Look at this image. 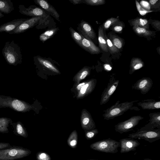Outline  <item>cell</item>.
Listing matches in <instances>:
<instances>
[{"mask_svg": "<svg viewBox=\"0 0 160 160\" xmlns=\"http://www.w3.org/2000/svg\"><path fill=\"white\" fill-rule=\"evenodd\" d=\"M82 3L92 6H98L104 4L105 1L104 0H84Z\"/></svg>", "mask_w": 160, "mask_h": 160, "instance_id": "obj_37", "label": "cell"}, {"mask_svg": "<svg viewBox=\"0 0 160 160\" xmlns=\"http://www.w3.org/2000/svg\"><path fill=\"white\" fill-rule=\"evenodd\" d=\"M112 29L114 32L119 33L122 32L123 28V24L119 21L112 26Z\"/></svg>", "mask_w": 160, "mask_h": 160, "instance_id": "obj_38", "label": "cell"}, {"mask_svg": "<svg viewBox=\"0 0 160 160\" xmlns=\"http://www.w3.org/2000/svg\"><path fill=\"white\" fill-rule=\"evenodd\" d=\"M136 4L137 10L141 15L144 16L148 13L153 12L152 11H148L143 8L137 0H136Z\"/></svg>", "mask_w": 160, "mask_h": 160, "instance_id": "obj_40", "label": "cell"}, {"mask_svg": "<svg viewBox=\"0 0 160 160\" xmlns=\"http://www.w3.org/2000/svg\"><path fill=\"white\" fill-rule=\"evenodd\" d=\"M104 69L108 71H110L112 69V67L111 65L108 64H105L104 65Z\"/></svg>", "mask_w": 160, "mask_h": 160, "instance_id": "obj_46", "label": "cell"}, {"mask_svg": "<svg viewBox=\"0 0 160 160\" xmlns=\"http://www.w3.org/2000/svg\"><path fill=\"white\" fill-rule=\"evenodd\" d=\"M37 59L39 63L47 69L53 72L59 73L58 70L49 61L39 57H37Z\"/></svg>", "mask_w": 160, "mask_h": 160, "instance_id": "obj_24", "label": "cell"}, {"mask_svg": "<svg viewBox=\"0 0 160 160\" xmlns=\"http://www.w3.org/2000/svg\"><path fill=\"white\" fill-rule=\"evenodd\" d=\"M90 71V69L89 67H84L76 75V78H77L78 81L79 82L81 80L84 79L89 74Z\"/></svg>", "mask_w": 160, "mask_h": 160, "instance_id": "obj_32", "label": "cell"}, {"mask_svg": "<svg viewBox=\"0 0 160 160\" xmlns=\"http://www.w3.org/2000/svg\"><path fill=\"white\" fill-rule=\"evenodd\" d=\"M13 127L14 128L13 132L15 134L25 138L28 137V133L20 122H17Z\"/></svg>", "mask_w": 160, "mask_h": 160, "instance_id": "obj_25", "label": "cell"}, {"mask_svg": "<svg viewBox=\"0 0 160 160\" xmlns=\"http://www.w3.org/2000/svg\"><path fill=\"white\" fill-rule=\"evenodd\" d=\"M143 118V117L140 115L132 116L128 119L115 125L114 126L115 130L116 132L121 134L132 130L133 128Z\"/></svg>", "mask_w": 160, "mask_h": 160, "instance_id": "obj_5", "label": "cell"}, {"mask_svg": "<svg viewBox=\"0 0 160 160\" xmlns=\"http://www.w3.org/2000/svg\"><path fill=\"white\" fill-rule=\"evenodd\" d=\"M19 12L21 14L31 17H40L42 18H46L47 14L42 9L31 5L28 8H26L24 5H19L18 6Z\"/></svg>", "mask_w": 160, "mask_h": 160, "instance_id": "obj_9", "label": "cell"}, {"mask_svg": "<svg viewBox=\"0 0 160 160\" xmlns=\"http://www.w3.org/2000/svg\"><path fill=\"white\" fill-rule=\"evenodd\" d=\"M143 62L138 58H134L132 59L130 64L129 71L130 74H132L135 71L144 67Z\"/></svg>", "mask_w": 160, "mask_h": 160, "instance_id": "obj_23", "label": "cell"}, {"mask_svg": "<svg viewBox=\"0 0 160 160\" xmlns=\"http://www.w3.org/2000/svg\"><path fill=\"white\" fill-rule=\"evenodd\" d=\"M68 145L72 148H75L77 147L78 143V133L76 130L72 132L67 140Z\"/></svg>", "mask_w": 160, "mask_h": 160, "instance_id": "obj_27", "label": "cell"}, {"mask_svg": "<svg viewBox=\"0 0 160 160\" xmlns=\"http://www.w3.org/2000/svg\"><path fill=\"white\" fill-rule=\"evenodd\" d=\"M128 137L133 139H144L152 143L160 139V128L151 130L138 131L129 134Z\"/></svg>", "mask_w": 160, "mask_h": 160, "instance_id": "obj_6", "label": "cell"}, {"mask_svg": "<svg viewBox=\"0 0 160 160\" xmlns=\"http://www.w3.org/2000/svg\"><path fill=\"white\" fill-rule=\"evenodd\" d=\"M87 160H95V159H89Z\"/></svg>", "mask_w": 160, "mask_h": 160, "instance_id": "obj_50", "label": "cell"}, {"mask_svg": "<svg viewBox=\"0 0 160 160\" xmlns=\"http://www.w3.org/2000/svg\"><path fill=\"white\" fill-rule=\"evenodd\" d=\"M69 29L72 38L76 43L80 46L82 40V36L80 33L75 31L71 27L69 28Z\"/></svg>", "mask_w": 160, "mask_h": 160, "instance_id": "obj_31", "label": "cell"}, {"mask_svg": "<svg viewBox=\"0 0 160 160\" xmlns=\"http://www.w3.org/2000/svg\"><path fill=\"white\" fill-rule=\"evenodd\" d=\"M0 106L9 107L16 111L25 112L30 108V106L23 101L11 98H2L0 96Z\"/></svg>", "mask_w": 160, "mask_h": 160, "instance_id": "obj_7", "label": "cell"}, {"mask_svg": "<svg viewBox=\"0 0 160 160\" xmlns=\"http://www.w3.org/2000/svg\"><path fill=\"white\" fill-rule=\"evenodd\" d=\"M102 26H100L98 29V41L99 46L101 49L103 51L107 52L108 49L105 38Z\"/></svg>", "mask_w": 160, "mask_h": 160, "instance_id": "obj_21", "label": "cell"}, {"mask_svg": "<svg viewBox=\"0 0 160 160\" xmlns=\"http://www.w3.org/2000/svg\"><path fill=\"white\" fill-rule=\"evenodd\" d=\"M80 46L92 54H97L100 52V49L91 40L83 36Z\"/></svg>", "mask_w": 160, "mask_h": 160, "instance_id": "obj_17", "label": "cell"}, {"mask_svg": "<svg viewBox=\"0 0 160 160\" xmlns=\"http://www.w3.org/2000/svg\"><path fill=\"white\" fill-rule=\"evenodd\" d=\"M4 16V15L1 12H0V18H2Z\"/></svg>", "mask_w": 160, "mask_h": 160, "instance_id": "obj_48", "label": "cell"}, {"mask_svg": "<svg viewBox=\"0 0 160 160\" xmlns=\"http://www.w3.org/2000/svg\"><path fill=\"white\" fill-rule=\"evenodd\" d=\"M34 2L44 10L48 12L58 21H59V15L52 5L44 0H35Z\"/></svg>", "mask_w": 160, "mask_h": 160, "instance_id": "obj_18", "label": "cell"}, {"mask_svg": "<svg viewBox=\"0 0 160 160\" xmlns=\"http://www.w3.org/2000/svg\"><path fill=\"white\" fill-rule=\"evenodd\" d=\"M31 151L23 147L16 146L0 149V160H14L28 156Z\"/></svg>", "mask_w": 160, "mask_h": 160, "instance_id": "obj_3", "label": "cell"}, {"mask_svg": "<svg viewBox=\"0 0 160 160\" xmlns=\"http://www.w3.org/2000/svg\"><path fill=\"white\" fill-rule=\"evenodd\" d=\"M131 24L133 27L143 28L147 29L149 28L148 21L145 19L137 18L132 20Z\"/></svg>", "mask_w": 160, "mask_h": 160, "instance_id": "obj_26", "label": "cell"}, {"mask_svg": "<svg viewBox=\"0 0 160 160\" xmlns=\"http://www.w3.org/2000/svg\"><path fill=\"white\" fill-rule=\"evenodd\" d=\"M36 158L37 160H51L49 155L43 152H38L36 154Z\"/></svg>", "mask_w": 160, "mask_h": 160, "instance_id": "obj_39", "label": "cell"}, {"mask_svg": "<svg viewBox=\"0 0 160 160\" xmlns=\"http://www.w3.org/2000/svg\"><path fill=\"white\" fill-rule=\"evenodd\" d=\"M86 82H83L78 84L76 87V88L78 91H80L82 87L85 85Z\"/></svg>", "mask_w": 160, "mask_h": 160, "instance_id": "obj_45", "label": "cell"}, {"mask_svg": "<svg viewBox=\"0 0 160 160\" xmlns=\"http://www.w3.org/2000/svg\"><path fill=\"white\" fill-rule=\"evenodd\" d=\"M96 82L97 80L94 79L86 82L85 85L79 91L78 97H83L91 92L95 88Z\"/></svg>", "mask_w": 160, "mask_h": 160, "instance_id": "obj_20", "label": "cell"}, {"mask_svg": "<svg viewBox=\"0 0 160 160\" xmlns=\"http://www.w3.org/2000/svg\"><path fill=\"white\" fill-rule=\"evenodd\" d=\"M120 143L109 138L94 142L90 145L92 149L99 152L115 153L118 152Z\"/></svg>", "mask_w": 160, "mask_h": 160, "instance_id": "obj_4", "label": "cell"}, {"mask_svg": "<svg viewBox=\"0 0 160 160\" xmlns=\"http://www.w3.org/2000/svg\"><path fill=\"white\" fill-rule=\"evenodd\" d=\"M77 29L82 36L92 41L96 37L95 32L91 25L84 21L82 20L79 24Z\"/></svg>", "mask_w": 160, "mask_h": 160, "instance_id": "obj_13", "label": "cell"}, {"mask_svg": "<svg viewBox=\"0 0 160 160\" xmlns=\"http://www.w3.org/2000/svg\"><path fill=\"white\" fill-rule=\"evenodd\" d=\"M142 160H152L151 159L149 158H146Z\"/></svg>", "mask_w": 160, "mask_h": 160, "instance_id": "obj_49", "label": "cell"}, {"mask_svg": "<svg viewBox=\"0 0 160 160\" xmlns=\"http://www.w3.org/2000/svg\"><path fill=\"white\" fill-rule=\"evenodd\" d=\"M12 146L8 142H0V149L7 148Z\"/></svg>", "mask_w": 160, "mask_h": 160, "instance_id": "obj_42", "label": "cell"}, {"mask_svg": "<svg viewBox=\"0 0 160 160\" xmlns=\"http://www.w3.org/2000/svg\"><path fill=\"white\" fill-rule=\"evenodd\" d=\"M42 18L40 17H36L27 19L9 33L11 34L23 33L36 25Z\"/></svg>", "mask_w": 160, "mask_h": 160, "instance_id": "obj_11", "label": "cell"}, {"mask_svg": "<svg viewBox=\"0 0 160 160\" xmlns=\"http://www.w3.org/2000/svg\"><path fill=\"white\" fill-rule=\"evenodd\" d=\"M69 1L74 5H76L82 3V0H69Z\"/></svg>", "mask_w": 160, "mask_h": 160, "instance_id": "obj_44", "label": "cell"}, {"mask_svg": "<svg viewBox=\"0 0 160 160\" xmlns=\"http://www.w3.org/2000/svg\"><path fill=\"white\" fill-rule=\"evenodd\" d=\"M119 81L116 79L112 75L110 76L107 86L105 88L101 95L100 105H102L106 103L118 87Z\"/></svg>", "mask_w": 160, "mask_h": 160, "instance_id": "obj_8", "label": "cell"}, {"mask_svg": "<svg viewBox=\"0 0 160 160\" xmlns=\"http://www.w3.org/2000/svg\"><path fill=\"white\" fill-rule=\"evenodd\" d=\"M13 2L11 0H0V12L8 14L14 10Z\"/></svg>", "mask_w": 160, "mask_h": 160, "instance_id": "obj_22", "label": "cell"}, {"mask_svg": "<svg viewBox=\"0 0 160 160\" xmlns=\"http://www.w3.org/2000/svg\"><path fill=\"white\" fill-rule=\"evenodd\" d=\"M105 38L108 51L109 50L111 53H114L119 52V50L113 44L110 40L108 39L106 36Z\"/></svg>", "mask_w": 160, "mask_h": 160, "instance_id": "obj_35", "label": "cell"}, {"mask_svg": "<svg viewBox=\"0 0 160 160\" xmlns=\"http://www.w3.org/2000/svg\"><path fill=\"white\" fill-rule=\"evenodd\" d=\"M27 19L19 18L5 23L0 26V32L9 33L15 30L18 26Z\"/></svg>", "mask_w": 160, "mask_h": 160, "instance_id": "obj_16", "label": "cell"}, {"mask_svg": "<svg viewBox=\"0 0 160 160\" xmlns=\"http://www.w3.org/2000/svg\"><path fill=\"white\" fill-rule=\"evenodd\" d=\"M119 142L121 148L120 152L121 153L135 151L140 144L137 140L131 138L122 139Z\"/></svg>", "mask_w": 160, "mask_h": 160, "instance_id": "obj_12", "label": "cell"}, {"mask_svg": "<svg viewBox=\"0 0 160 160\" xmlns=\"http://www.w3.org/2000/svg\"><path fill=\"white\" fill-rule=\"evenodd\" d=\"M138 105L144 110H152L160 108V101L153 99H147L139 102Z\"/></svg>", "mask_w": 160, "mask_h": 160, "instance_id": "obj_19", "label": "cell"}, {"mask_svg": "<svg viewBox=\"0 0 160 160\" xmlns=\"http://www.w3.org/2000/svg\"><path fill=\"white\" fill-rule=\"evenodd\" d=\"M133 29L138 35L143 37H148L152 35L153 32L143 28L133 27Z\"/></svg>", "mask_w": 160, "mask_h": 160, "instance_id": "obj_29", "label": "cell"}, {"mask_svg": "<svg viewBox=\"0 0 160 160\" xmlns=\"http://www.w3.org/2000/svg\"><path fill=\"white\" fill-rule=\"evenodd\" d=\"M2 53L6 61L9 65L17 66L22 62L20 47L14 40L5 42Z\"/></svg>", "mask_w": 160, "mask_h": 160, "instance_id": "obj_1", "label": "cell"}, {"mask_svg": "<svg viewBox=\"0 0 160 160\" xmlns=\"http://www.w3.org/2000/svg\"><path fill=\"white\" fill-rule=\"evenodd\" d=\"M81 124L82 128L86 131L92 130L96 128L95 123L91 116L85 110L82 112Z\"/></svg>", "mask_w": 160, "mask_h": 160, "instance_id": "obj_15", "label": "cell"}, {"mask_svg": "<svg viewBox=\"0 0 160 160\" xmlns=\"http://www.w3.org/2000/svg\"><path fill=\"white\" fill-rule=\"evenodd\" d=\"M119 21V20L118 18L113 17L107 19L102 25L103 29L107 30L111 26H112Z\"/></svg>", "mask_w": 160, "mask_h": 160, "instance_id": "obj_34", "label": "cell"}, {"mask_svg": "<svg viewBox=\"0 0 160 160\" xmlns=\"http://www.w3.org/2000/svg\"><path fill=\"white\" fill-rule=\"evenodd\" d=\"M98 133V130L96 128L87 131L85 132V137L87 140H91L94 138Z\"/></svg>", "mask_w": 160, "mask_h": 160, "instance_id": "obj_36", "label": "cell"}, {"mask_svg": "<svg viewBox=\"0 0 160 160\" xmlns=\"http://www.w3.org/2000/svg\"><path fill=\"white\" fill-rule=\"evenodd\" d=\"M58 30V28H52L45 32L40 35L39 38L40 40L44 42L53 36Z\"/></svg>", "mask_w": 160, "mask_h": 160, "instance_id": "obj_28", "label": "cell"}, {"mask_svg": "<svg viewBox=\"0 0 160 160\" xmlns=\"http://www.w3.org/2000/svg\"><path fill=\"white\" fill-rule=\"evenodd\" d=\"M134 100L130 102H126L120 103L117 101L113 105L104 110L102 116L104 119L109 120L121 116L128 110H139L140 109L136 107H133L134 103L138 101Z\"/></svg>", "mask_w": 160, "mask_h": 160, "instance_id": "obj_2", "label": "cell"}, {"mask_svg": "<svg viewBox=\"0 0 160 160\" xmlns=\"http://www.w3.org/2000/svg\"><path fill=\"white\" fill-rule=\"evenodd\" d=\"M153 83L152 79L150 78L143 77L134 83L132 88L139 91L142 94H145L150 90Z\"/></svg>", "mask_w": 160, "mask_h": 160, "instance_id": "obj_10", "label": "cell"}, {"mask_svg": "<svg viewBox=\"0 0 160 160\" xmlns=\"http://www.w3.org/2000/svg\"><path fill=\"white\" fill-rule=\"evenodd\" d=\"M158 1V0H150L149 1V2L151 5H154Z\"/></svg>", "mask_w": 160, "mask_h": 160, "instance_id": "obj_47", "label": "cell"}, {"mask_svg": "<svg viewBox=\"0 0 160 160\" xmlns=\"http://www.w3.org/2000/svg\"><path fill=\"white\" fill-rule=\"evenodd\" d=\"M152 24L156 27L159 31L160 30V22L158 20H155L152 22Z\"/></svg>", "mask_w": 160, "mask_h": 160, "instance_id": "obj_43", "label": "cell"}, {"mask_svg": "<svg viewBox=\"0 0 160 160\" xmlns=\"http://www.w3.org/2000/svg\"><path fill=\"white\" fill-rule=\"evenodd\" d=\"M10 120L11 119L6 118H0V132L2 133L8 132V127Z\"/></svg>", "mask_w": 160, "mask_h": 160, "instance_id": "obj_30", "label": "cell"}, {"mask_svg": "<svg viewBox=\"0 0 160 160\" xmlns=\"http://www.w3.org/2000/svg\"><path fill=\"white\" fill-rule=\"evenodd\" d=\"M140 5L144 9L149 11L150 9V5L149 3L146 1H141L140 2Z\"/></svg>", "mask_w": 160, "mask_h": 160, "instance_id": "obj_41", "label": "cell"}, {"mask_svg": "<svg viewBox=\"0 0 160 160\" xmlns=\"http://www.w3.org/2000/svg\"><path fill=\"white\" fill-rule=\"evenodd\" d=\"M110 40L113 44L119 50L122 48L123 42L121 38L115 35H113L111 37Z\"/></svg>", "mask_w": 160, "mask_h": 160, "instance_id": "obj_33", "label": "cell"}, {"mask_svg": "<svg viewBox=\"0 0 160 160\" xmlns=\"http://www.w3.org/2000/svg\"><path fill=\"white\" fill-rule=\"evenodd\" d=\"M149 122L141 128L138 131L151 130L154 128H160V112L150 113L149 114Z\"/></svg>", "mask_w": 160, "mask_h": 160, "instance_id": "obj_14", "label": "cell"}]
</instances>
